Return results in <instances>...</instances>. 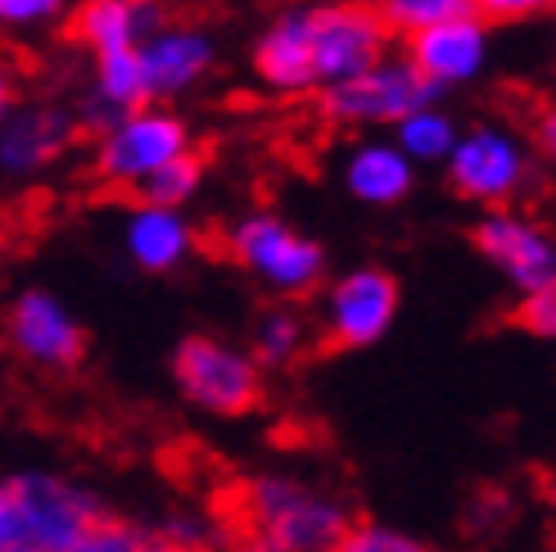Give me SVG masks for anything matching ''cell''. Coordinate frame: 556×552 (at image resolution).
Listing matches in <instances>:
<instances>
[{"mask_svg": "<svg viewBox=\"0 0 556 552\" xmlns=\"http://www.w3.org/2000/svg\"><path fill=\"white\" fill-rule=\"evenodd\" d=\"M159 552H213L204 543H168V539H159Z\"/></svg>", "mask_w": 556, "mask_h": 552, "instance_id": "4dcf8cb0", "label": "cell"}, {"mask_svg": "<svg viewBox=\"0 0 556 552\" xmlns=\"http://www.w3.org/2000/svg\"><path fill=\"white\" fill-rule=\"evenodd\" d=\"M516 326L530 330L534 340H552V336H556V290L520 294V303H516Z\"/></svg>", "mask_w": 556, "mask_h": 552, "instance_id": "4316f807", "label": "cell"}, {"mask_svg": "<svg viewBox=\"0 0 556 552\" xmlns=\"http://www.w3.org/2000/svg\"><path fill=\"white\" fill-rule=\"evenodd\" d=\"M539 146L552 154L556 150V114H552V109H547V114L539 118Z\"/></svg>", "mask_w": 556, "mask_h": 552, "instance_id": "f546056e", "label": "cell"}, {"mask_svg": "<svg viewBox=\"0 0 556 552\" xmlns=\"http://www.w3.org/2000/svg\"><path fill=\"white\" fill-rule=\"evenodd\" d=\"M556 10V0H470V14L484 27H503V23H534Z\"/></svg>", "mask_w": 556, "mask_h": 552, "instance_id": "484cf974", "label": "cell"}, {"mask_svg": "<svg viewBox=\"0 0 556 552\" xmlns=\"http://www.w3.org/2000/svg\"><path fill=\"white\" fill-rule=\"evenodd\" d=\"M168 372H173L177 394L194 412L222 417V422L249 417L267 394L263 367L249 357V349H240L236 340L208 336V330H190V336L177 340Z\"/></svg>", "mask_w": 556, "mask_h": 552, "instance_id": "277c9868", "label": "cell"}, {"mask_svg": "<svg viewBox=\"0 0 556 552\" xmlns=\"http://www.w3.org/2000/svg\"><path fill=\"white\" fill-rule=\"evenodd\" d=\"M340 552H439V548L399 530V526H384V520H353Z\"/></svg>", "mask_w": 556, "mask_h": 552, "instance_id": "d4e9b609", "label": "cell"}, {"mask_svg": "<svg viewBox=\"0 0 556 552\" xmlns=\"http://www.w3.org/2000/svg\"><path fill=\"white\" fill-rule=\"evenodd\" d=\"M64 552H159V535L131 526V520L100 516L96 526L81 535L77 543H68Z\"/></svg>", "mask_w": 556, "mask_h": 552, "instance_id": "cb8c5ba5", "label": "cell"}, {"mask_svg": "<svg viewBox=\"0 0 556 552\" xmlns=\"http://www.w3.org/2000/svg\"><path fill=\"white\" fill-rule=\"evenodd\" d=\"M194 250H200V231L186 213L177 209H154V204H131L123 217V254L136 272L146 276H173L181 272Z\"/></svg>", "mask_w": 556, "mask_h": 552, "instance_id": "e0dca14e", "label": "cell"}, {"mask_svg": "<svg viewBox=\"0 0 556 552\" xmlns=\"http://www.w3.org/2000/svg\"><path fill=\"white\" fill-rule=\"evenodd\" d=\"M186 150H194L190 123L177 114V109L146 104V109H136V114L118 118L109 131L96 136L91 168L104 186L136 190L154 168H163V163L186 154Z\"/></svg>", "mask_w": 556, "mask_h": 552, "instance_id": "ba28073f", "label": "cell"}, {"mask_svg": "<svg viewBox=\"0 0 556 552\" xmlns=\"http://www.w3.org/2000/svg\"><path fill=\"white\" fill-rule=\"evenodd\" d=\"M426 104H439V91L403 54H384L367 73L317 91V109L326 123L353 127V131H376V136L394 131L407 114H416V109H426Z\"/></svg>", "mask_w": 556, "mask_h": 552, "instance_id": "8992f818", "label": "cell"}, {"mask_svg": "<svg viewBox=\"0 0 556 552\" xmlns=\"http://www.w3.org/2000/svg\"><path fill=\"white\" fill-rule=\"evenodd\" d=\"M236 516L244 548L258 552H340L357 520L344 493L294 472L254 476L240 489Z\"/></svg>", "mask_w": 556, "mask_h": 552, "instance_id": "6da1fadb", "label": "cell"}, {"mask_svg": "<svg viewBox=\"0 0 556 552\" xmlns=\"http://www.w3.org/2000/svg\"><path fill=\"white\" fill-rule=\"evenodd\" d=\"M104 516L96 493L60 472L0 476V552H64Z\"/></svg>", "mask_w": 556, "mask_h": 552, "instance_id": "7a4b0ae2", "label": "cell"}, {"mask_svg": "<svg viewBox=\"0 0 556 552\" xmlns=\"http://www.w3.org/2000/svg\"><path fill=\"white\" fill-rule=\"evenodd\" d=\"M249 68H254L258 87L271 96H313V41H308V5H286L249 50Z\"/></svg>", "mask_w": 556, "mask_h": 552, "instance_id": "9a60e30c", "label": "cell"}, {"mask_svg": "<svg viewBox=\"0 0 556 552\" xmlns=\"http://www.w3.org/2000/svg\"><path fill=\"white\" fill-rule=\"evenodd\" d=\"M403 286L399 276L380 263H357L340 276H326L321 286V340L330 349H371L399 322Z\"/></svg>", "mask_w": 556, "mask_h": 552, "instance_id": "52a82bcc", "label": "cell"}, {"mask_svg": "<svg viewBox=\"0 0 556 552\" xmlns=\"http://www.w3.org/2000/svg\"><path fill=\"white\" fill-rule=\"evenodd\" d=\"M403 60L421 73L439 96L453 87H470V81L484 77L489 60H493V27H484L476 14L426 27V33L407 37Z\"/></svg>", "mask_w": 556, "mask_h": 552, "instance_id": "4fadbf2b", "label": "cell"}, {"mask_svg": "<svg viewBox=\"0 0 556 552\" xmlns=\"http://www.w3.org/2000/svg\"><path fill=\"white\" fill-rule=\"evenodd\" d=\"M507 516H511V499H503V493H476L470 499V512H466V535H493V530H503L507 526Z\"/></svg>", "mask_w": 556, "mask_h": 552, "instance_id": "83f0119b", "label": "cell"}, {"mask_svg": "<svg viewBox=\"0 0 556 552\" xmlns=\"http://www.w3.org/2000/svg\"><path fill=\"white\" fill-rule=\"evenodd\" d=\"M308 41L321 91L380 64L389 54V27L371 10V0H326V5H308Z\"/></svg>", "mask_w": 556, "mask_h": 552, "instance_id": "9c48e42d", "label": "cell"}, {"mask_svg": "<svg viewBox=\"0 0 556 552\" xmlns=\"http://www.w3.org/2000/svg\"><path fill=\"white\" fill-rule=\"evenodd\" d=\"M457 131H462V123L448 114V109L426 104V109H416V114H407L394 131H389V141H394L407 154L412 168L421 173L426 163H439L443 168V159H448V150L457 146Z\"/></svg>", "mask_w": 556, "mask_h": 552, "instance_id": "ffe728a7", "label": "cell"}, {"mask_svg": "<svg viewBox=\"0 0 556 552\" xmlns=\"http://www.w3.org/2000/svg\"><path fill=\"white\" fill-rule=\"evenodd\" d=\"M77 118L64 104H14L0 127V177L33 181L77 146Z\"/></svg>", "mask_w": 556, "mask_h": 552, "instance_id": "5bb4252c", "label": "cell"}, {"mask_svg": "<svg viewBox=\"0 0 556 552\" xmlns=\"http://www.w3.org/2000/svg\"><path fill=\"white\" fill-rule=\"evenodd\" d=\"M14 104H18V68L5 50H0V127H5V118L14 114Z\"/></svg>", "mask_w": 556, "mask_h": 552, "instance_id": "f1b7e54d", "label": "cell"}, {"mask_svg": "<svg viewBox=\"0 0 556 552\" xmlns=\"http://www.w3.org/2000/svg\"><path fill=\"white\" fill-rule=\"evenodd\" d=\"M313 340V326L294 303H271L254 317V336H249V357L263 372H281L290 363H299L303 349Z\"/></svg>", "mask_w": 556, "mask_h": 552, "instance_id": "d6986e66", "label": "cell"}, {"mask_svg": "<svg viewBox=\"0 0 556 552\" xmlns=\"http://www.w3.org/2000/svg\"><path fill=\"white\" fill-rule=\"evenodd\" d=\"M240 552H258V548H240Z\"/></svg>", "mask_w": 556, "mask_h": 552, "instance_id": "1f68e13d", "label": "cell"}, {"mask_svg": "<svg viewBox=\"0 0 556 552\" xmlns=\"http://www.w3.org/2000/svg\"><path fill=\"white\" fill-rule=\"evenodd\" d=\"M204 181H208V159L200 150H186V154L168 159L163 168H154L141 186H136V204H154V209L186 213L194 200H200Z\"/></svg>", "mask_w": 556, "mask_h": 552, "instance_id": "44dd1931", "label": "cell"}, {"mask_svg": "<svg viewBox=\"0 0 556 552\" xmlns=\"http://www.w3.org/2000/svg\"><path fill=\"white\" fill-rule=\"evenodd\" d=\"M5 340L23 363H33L41 372H73L87 357V326L46 286H27L10 299Z\"/></svg>", "mask_w": 556, "mask_h": 552, "instance_id": "8fae6325", "label": "cell"}, {"mask_svg": "<svg viewBox=\"0 0 556 552\" xmlns=\"http://www.w3.org/2000/svg\"><path fill=\"white\" fill-rule=\"evenodd\" d=\"M68 37L87 46L91 54L136 50L150 33L163 27L159 0H77L68 10Z\"/></svg>", "mask_w": 556, "mask_h": 552, "instance_id": "ac0fdd59", "label": "cell"}, {"mask_svg": "<svg viewBox=\"0 0 556 552\" xmlns=\"http://www.w3.org/2000/svg\"><path fill=\"white\" fill-rule=\"evenodd\" d=\"M227 259L254 276L258 286H267L276 299H303L321 290L330 276L326 244L271 209L236 217L227 227Z\"/></svg>", "mask_w": 556, "mask_h": 552, "instance_id": "3957f363", "label": "cell"}, {"mask_svg": "<svg viewBox=\"0 0 556 552\" xmlns=\"http://www.w3.org/2000/svg\"><path fill=\"white\" fill-rule=\"evenodd\" d=\"M136 64L146 77L150 104H168L190 96L194 87H204L217 68V41L208 27L194 23H163L159 33H150L136 46Z\"/></svg>", "mask_w": 556, "mask_h": 552, "instance_id": "7c38bea8", "label": "cell"}, {"mask_svg": "<svg viewBox=\"0 0 556 552\" xmlns=\"http://www.w3.org/2000/svg\"><path fill=\"white\" fill-rule=\"evenodd\" d=\"M534 177V150L525 131L507 123H476L457 131V146L443 159V181L457 200L489 209H511Z\"/></svg>", "mask_w": 556, "mask_h": 552, "instance_id": "5b68a950", "label": "cell"}, {"mask_svg": "<svg viewBox=\"0 0 556 552\" xmlns=\"http://www.w3.org/2000/svg\"><path fill=\"white\" fill-rule=\"evenodd\" d=\"M340 186L367 209H399L416 190V168L389 136L367 131L340 154Z\"/></svg>", "mask_w": 556, "mask_h": 552, "instance_id": "2e32d148", "label": "cell"}, {"mask_svg": "<svg viewBox=\"0 0 556 552\" xmlns=\"http://www.w3.org/2000/svg\"><path fill=\"white\" fill-rule=\"evenodd\" d=\"M371 10L389 27V37H403L407 41L416 33H426V27L466 18L470 14V0H376Z\"/></svg>", "mask_w": 556, "mask_h": 552, "instance_id": "7402d4cb", "label": "cell"}, {"mask_svg": "<svg viewBox=\"0 0 556 552\" xmlns=\"http://www.w3.org/2000/svg\"><path fill=\"white\" fill-rule=\"evenodd\" d=\"M73 0H0V33L5 37H37L60 27Z\"/></svg>", "mask_w": 556, "mask_h": 552, "instance_id": "603a6c76", "label": "cell"}, {"mask_svg": "<svg viewBox=\"0 0 556 552\" xmlns=\"http://www.w3.org/2000/svg\"><path fill=\"white\" fill-rule=\"evenodd\" d=\"M476 254L520 294L556 290V240L543 223L520 209H489L470 227Z\"/></svg>", "mask_w": 556, "mask_h": 552, "instance_id": "30bf717a", "label": "cell"}]
</instances>
